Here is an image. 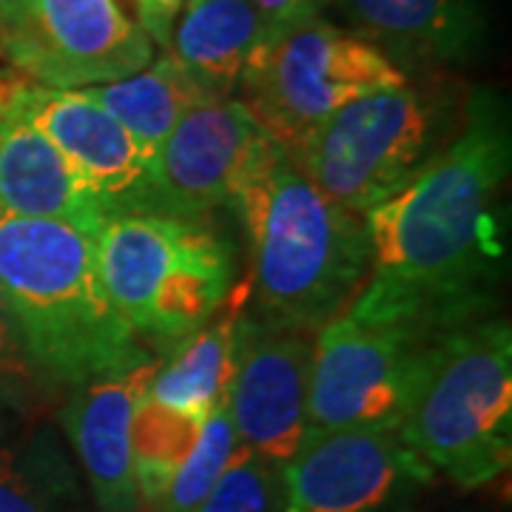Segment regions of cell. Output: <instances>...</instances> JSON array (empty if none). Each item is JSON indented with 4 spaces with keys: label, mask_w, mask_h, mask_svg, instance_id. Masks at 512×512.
<instances>
[{
    "label": "cell",
    "mask_w": 512,
    "mask_h": 512,
    "mask_svg": "<svg viewBox=\"0 0 512 512\" xmlns=\"http://www.w3.org/2000/svg\"><path fill=\"white\" fill-rule=\"evenodd\" d=\"M510 165L504 103L473 92L456 140L365 217L370 271L350 316L427 333L481 319L507 265Z\"/></svg>",
    "instance_id": "obj_1"
},
{
    "label": "cell",
    "mask_w": 512,
    "mask_h": 512,
    "mask_svg": "<svg viewBox=\"0 0 512 512\" xmlns=\"http://www.w3.org/2000/svg\"><path fill=\"white\" fill-rule=\"evenodd\" d=\"M231 205L251 242V296L262 322L316 333L348 311L370 271L365 217L333 202L265 137Z\"/></svg>",
    "instance_id": "obj_2"
},
{
    "label": "cell",
    "mask_w": 512,
    "mask_h": 512,
    "mask_svg": "<svg viewBox=\"0 0 512 512\" xmlns=\"http://www.w3.org/2000/svg\"><path fill=\"white\" fill-rule=\"evenodd\" d=\"M0 296L49 390L151 362L100 282L94 234L69 222L0 217Z\"/></svg>",
    "instance_id": "obj_3"
},
{
    "label": "cell",
    "mask_w": 512,
    "mask_h": 512,
    "mask_svg": "<svg viewBox=\"0 0 512 512\" xmlns=\"http://www.w3.org/2000/svg\"><path fill=\"white\" fill-rule=\"evenodd\" d=\"M396 436L433 473L467 490L510 470L512 330L507 319L481 316L441 333Z\"/></svg>",
    "instance_id": "obj_4"
},
{
    "label": "cell",
    "mask_w": 512,
    "mask_h": 512,
    "mask_svg": "<svg viewBox=\"0 0 512 512\" xmlns=\"http://www.w3.org/2000/svg\"><path fill=\"white\" fill-rule=\"evenodd\" d=\"M467 100L439 80L350 100L288 151L333 205L356 217L396 197L456 140Z\"/></svg>",
    "instance_id": "obj_5"
},
{
    "label": "cell",
    "mask_w": 512,
    "mask_h": 512,
    "mask_svg": "<svg viewBox=\"0 0 512 512\" xmlns=\"http://www.w3.org/2000/svg\"><path fill=\"white\" fill-rule=\"evenodd\" d=\"M94 256L111 305L146 339L180 342L231 291V251L197 220L114 214L94 231Z\"/></svg>",
    "instance_id": "obj_6"
},
{
    "label": "cell",
    "mask_w": 512,
    "mask_h": 512,
    "mask_svg": "<svg viewBox=\"0 0 512 512\" xmlns=\"http://www.w3.org/2000/svg\"><path fill=\"white\" fill-rule=\"evenodd\" d=\"M410 77L365 37L322 15L268 35L248 60L237 92L271 140L299 151L330 114Z\"/></svg>",
    "instance_id": "obj_7"
},
{
    "label": "cell",
    "mask_w": 512,
    "mask_h": 512,
    "mask_svg": "<svg viewBox=\"0 0 512 512\" xmlns=\"http://www.w3.org/2000/svg\"><path fill=\"white\" fill-rule=\"evenodd\" d=\"M441 333L362 322L348 311L316 330L308 433L399 430Z\"/></svg>",
    "instance_id": "obj_8"
},
{
    "label": "cell",
    "mask_w": 512,
    "mask_h": 512,
    "mask_svg": "<svg viewBox=\"0 0 512 512\" xmlns=\"http://www.w3.org/2000/svg\"><path fill=\"white\" fill-rule=\"evenodd\" d=\"M0 57L46 89L83 92L146 69L154 43L120 0H0Z\"/></svg>",
    "instance_id": "obj_9"
},
{
    "label": "cell",
    "mask_w": 512,
    "mask_h": 512,
    "mask_svg": "<svg viewBox=\"0 0 512 512\" xmlns=\"http://www.w3.org/2000/svg\"><path fill=\"white\" fill-rule=\"evenodd\" d=\"M433 478L393 430L308 433L285 464L282 512H413Z\"/></svg>",
    "instance_id": "obj_10"
},
{
    "label": "cell",
    "mask_w": 512,
    "mask_h": 512,
    "mask_svg": "<svg viewBox=\"0 0 512 512\" xmlns=\"http://www.w3.org/2000/svg\"><path fill=\"white\" fill-rule=\"evenodd\" d=\"M311 359L308 330L245 316L225 396L239 447L282 467L299 453L308 439Z\"/></svg>",
    "instance_id": "obj_11"
},
{
    "label": "cell",
    "mask_w": 512,
    "mask_h": 512,
    "mask_svg": "<svg viewBox=\"0 0 512 512\" xmlns=\"http://www.w3.org/2000/svg\"><path fill=\"white\" fill-rule=\"evenodd\" d=\"M265 137L237 97H208L171 128L151 157L148 211L200 220L231 205Z\"/></svg>",
    "instance_id": "obj_12"
},
{
    "label": "cell",
    "mask_w": 512,
    "mask_h": 512,
    "mask_svg": "<svg viewBox=\"0 0 512 512\" xmlns=\"http://www.w3.org/2000/svg\"><path fill=\"white\" fill-rule=\"evenodd\" d=\"M0 109L49 137L92 183L109 217L148 211L151 160L86 94L46 89L15 69H0Z\"/></svg>",
    "instance_id": "obj_13"
},
{
    "label": "cell",
    "mask_w": 512,
    "mask_h": 512,
    "mask_svg": "<svg viewBox=\"0 0 512 512\" xmlns=\"http://www.w3.org/2000/svg\"><path fill=\"white\" fill-rule=\"evenodd\" d=\"M157 367L160 365L151 359L126 373L80 384L60 413L66 439L89 481L97 512H140L131 424Z\"/></svg>",
    "instance_id": "obj_14"
},
{
    "label": "cell",
    "mask_w": 512,
    "mask_h": 512,
    "mask_svg": "<svg viewBox=\"0 0 512 512\" xmlns=\"http://www.w3.org/2000/svg\"><path fill=\"white\" fill-rule=\"evenodd\" d=\"M345 29L365 37L396 66L441 69L470 63L490 40L487 0H330Z\"/></svg>",
    "instance_id": "obj_15"
},
{
    "label": "cell",
    "mask_w": 512,
    "mask_h": 512,
    "mask_svg": "<svg viewBox=\"0 0 512 512\" xmlns=\"http://www.w3.org/2000/svg\"><path fill=\"white\" fill-rule=\"evenodd\" d=\"M0 217L69 222L94 234L109 220V211L49 137L0 109Z\"/></svg>",
    "instance_id": "obj_16"
},
{
    "label": "cell",
    "mask_w": 512,
    "mask_h": 512,
    "mask_svg": "<svg viewBox=\"0 0 512 512\" xmlns=\"http://www.w3.org/2000/svg\"><path fill=\"white\" fill-rule=\"evenodd\" d=\"M265 23L254 0H188L165 52L211 97H234Z\"/></svg>",
    "instance_id": "obj_17"
},
{
    "label": "cell",
    "mask_w": 512,
    "mask_h": 512,
    "mask_svg": "<svg viewBox=\"0 0 512 512\" xmlns=\"http://www.w3.org/2000/svg\"><path fill=\"white\" fill-rule=\"evenodd\" d=\"M248 299L251 282L245 279L239 288L228 291L220 311L180 339L174 356L157 367L146 390L148 399L205 419L228 396Z\"/></svg>",
    "instance_id": "obj_18"
},
{
    "label": "cell",
    "mask_w": 512,
    "mask_h": 512,
    "mask_svg": "<svg viewBox=\"0 0 512 512\" xmlns=\"http://www.w3.org/2000/svg\"><path fill=\"white\" fill-rule=\"evenodd\" d=\"M83 94L126 128L128 137L140 146L148 160L163 146L171 128L194 106L211 97L168 52L163 57H151V63L140 72L83 89Z\"/></svg>",
    "instance_id": "obj_19"
},
{
    "label": "cell",
    "mask_w": 512,
    "mask_h": 512,
    "mask_svg": "<svg viewBox=\"0 0 512 512\" xmlns=\"http://www.w3.org/2000/svg\"><path fill=\"white\" fill-rule=\"evenodd\" d=\"M0 512H86L77 473L52 427L0 439Z\"/></svg>",
    "instance_id": "obj_20"
},
{
    "label": "cell",
    "mask_w": 512,
    "mask_h": 512,
    "mask_svg": "<svg viewBox=\"0 0 512 512\" xmlns=\"http://www.w3.org/2000/svg\"><path fill=\"white\" fill-rule=\"evenodd\" d=\"M202 421L205 419L165 407L148 396L140 399L131 424V456L140 512L163 495L180 464L191 456L200 439Z\"/></svg>",
    "instance_id": "obj_21"
},
{
    "label": "cell",
    "mask_w": 512,
    "mask_h": 512,
    "mask_svg": "<svg viewBox=\"0 0 512 512\" xmlns=\"http://www.w3.org/2000/svg\"><path fill=\"white\" fill-rule=\"evenodd\" d=\"M237 433L222 399L202 421L200 439L191 456L180 464V470L168 481V487L157 501H151L143 512H197L214 484L220 481L222 470L237 453Z\"/></svg>",
    "instance_id": "obj_22"
},
{
    "label": "cell",
    "mask_w": 512,
    "mask_h": 512,
    "mask_svg": "<svg viewBox=\"0 0 512 512\" xmlns=\"http://www.w3.org/2000/svg\"><path fill=\"white\" fill-rule=\"evenodd\" d=\"M285 467L237 447L197 512H282Z\"/></svg>",
    "instance_id": "obj_23"
},
{
    "label": "cell",
    "mask_w": 512,
    "mask_h": 512,
    "mask_svg": "<svg viewBox=\"0 0 512 512\" xmlns=\"http://www.w3.org/2000/svg\"><path fill=\"white\" fill-rule=\"evenodd\" d=\"M46 390L0 296V407L26 413Z\"/></svg>",
    "instance_id": "obj_24"
},
{
    "label": "cell",
    "mask_w": 512,
    "mask_h": 512,
    "mask_svg": "<svg viewBox=\"0 0 512 512\" xmlns=\"http://www.w3.org/2000/svg\"><path fill=\"white\" fill-rule=\"evenodd\" d=\"M330 0H254L256 12L265 23V37L291 29L302 20L319 18Z\"/></svg>",
    "instance_id": "obj_25"
}]
</instances>
